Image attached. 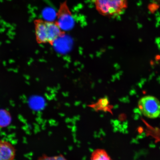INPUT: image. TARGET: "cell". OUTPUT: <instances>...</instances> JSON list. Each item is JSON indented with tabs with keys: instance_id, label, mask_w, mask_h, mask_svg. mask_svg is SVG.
<instances>
[{
	"instance_id": "1",
	"label": "cell",
	"mask_w": 160,
	"mask_h": 160,
	"mask_svg": "<svg viewBox=\"0 0 160 160\" xmlns=\"http://www.w3.org/2000/svg\"><path fill=\"white\" fill-rule=\"evenodd\" d=\"M95 9L103 17L116 18L123 14L128 7V0H91Z\"/></svg>"
},
{
	"instance_id": "2",
	"label": "cell",
	"mask_w": 160,
	"mask_h": 160,
	"mask_svg": "<svg viewBox=\"0 0 160 160\" xmlns=\"http://www.w3.org/2000/svg\"><path fill=\"white\" fill-rule=\"evenodd\" d=\"M138 107L143 115L148 118L156 119L160 116V102L153 96L142 98L138 103Z\"/></svg>"
},
{
	"instance_id": "3",
	"label": "cell",
	"mask_w": 160,
	"mask_h": 160,
	"mask_svg": "<svg viewBox=\"0 0 160 160\" xmlns=\"http://www.w3.org/2000/svg\"><path fill=\"white\" fill-rule=\"evenodd\" d=\"M75 20L67 2L62 4L58 12L57 23L62 31L71 29L75 25Z\"/></svg>"
},
{
	"instance_id": "4",
	"label": "cell",
	"mask_w": 160,
	"mask_h": 160,
	"mask_svg": "<svg viewBox=\"0 0 160 160\" xmlns=\"http://www.w3.org/2000/svg\"><path fill=\"white\" fill-rule=\"evenodd\" d=\"M17 150L10 142L0 140V160H14Z\"/></svg>"
},
{
	"instance_id": "5",
	"label": "cell",
	"mask_w": 160,
	"mask_h": 160,
	"mask_svg": "<svg viewBox=\"0 0 160 160\" xmlns=\"http://www.w3.org/2000/svg\"><path fill=\"white\" fill-rule=\"evenodd\" d=\"M35 33L37 41L39 43H48L47 22L42 21L36 22Z\"/></svg>"
},
{
	"instance_id": "6",
	"label": "cell",
	"mask_w": 160,
	"mask_h": 160,
	"mask_svg": "<svg viewBox=\"0 0 160 160\" xmlns=\"http://www.w3.org/2000/svg\"><path fill=\"white\" fill-rule=\"evenodd\" d=\"M58 13L51 7H47L43 10L42 15L45 22H53L57 19Z\"/></svg>"
},
{
	"instance_id": "7",
	"label": "cell",
	"mask_w": 160,
	"mask_h": 160,
	"mask_svg": "<svg viewBox=\"0 0 160 160\" xmlns=\"http://www.w3.org/2000/svg\"><path fill=\"white\" fill-rule=\"evenodd\" d=\"M11 121L12 117L9 112L7 110L0 109V127H8Z\"/></svg>"
},
{
	"instance_id": "8",
	"label": "cell",
	"mask_w": 160,
	"mask_h": 160,
	"mask_svg": "<svg viewBox=\"0 0 160 160\" xmlns=\"http://www.w3.org/2000/svg\"><path fill=\"white\" fill-rule=\"evenodd\" d=\"M91 160H112L107 152L103 149L95 150L91 155Z\"/></svg>"
},
{
	"instance_id": "9",
	"label": "cell",
	"mask_w": 160,
	"mask_h": 160,
	"mask_svg": "<svg viewBox=\"0 0 160 160\" xmlns=\"http://www.w3.org/2000/svg\"><path fill=\"white\" fill-rule=\"evenodd\" d=\"M109 102L107 98H102L98 100L97 103L92 105V108L96 110H108L110 106Z\"/></svg>"
},
{
	"instance_id": "10",
	"label": "cell",
	"mask_w": 160,
	"mask_h": 160,
	"mask_svg": "<svg viewBox=\"0 0 160 160\" xmlns=\"http://www.w3.org/2000/svg\"><path fill=\"white\" fill-rule=\"evenodd\" d=\"M37 160H68L63 155L49 156L43 154L40 156Z\"/></svg>"
}]
</instances>
